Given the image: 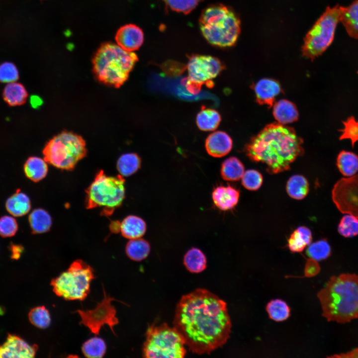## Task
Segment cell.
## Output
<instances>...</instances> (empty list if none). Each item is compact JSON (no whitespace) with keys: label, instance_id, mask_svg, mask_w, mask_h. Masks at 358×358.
<instances>
[{"label":"cell","instance_id":"1","mask_svg":"<svg viewBox=\"0 0 358 358\" xmlns=\"http://www.w3.org/2000/svg\"><path fill=\"white\" fill-rule=\"evenodd\" d=\"M174 327L193 353L209 354L230 338L231 322L226 302L205 289H197L179 302Z\"/></svg>","mask_w":358,"mask_h":358},{"label":"cell","instance_id":"2","mask_svg":"<svg viewBox=\"0 0 358 358\" xmlns=\"http://www.w3.org/2000/svg\"><path fill=\"white\" fill-rule=\"evenodd\" d=\"M302 140L294 130L279 123L267 125L252 138L245 147L248 157L267 167L270 174L290 168V165L303 154Z\"/></svg>","mask_w":358,"mask_h":358},{"label":"cell","instance_id":"3","mask_svg":"<svg viewBox=\"0 0 358 358\" xmlns=\"http://www.w3.org/2000/svg\"><path fill=\"white\" fill-rule=\"evenodd\" d=\"M322 315L328 321L345 323L358 318V276H333L318 293Z\"/></svg>","mask_w":358,"mask_h":358},{"label":"cell","instance_id":"4","mask_svg":"<svg viewBox=\"0 0 358 358\" xmlns=\"http://www.w3.org/2000/svg\"><path fill=\"white\" fill-rule=\"evenodd\" d=\"M200 30L210 44L220 48L234 46L241 32L239 16L230 7L222 4L210 5L199 18Z\"/></svg>","mask_w":358,"mask_h":358},{"label":"cell","instance_id":"5","mask_svg":"<svg viewBox=\"0 0 358 358\" xmlns=\"http://www.w3.org/2000/svg\"><path fill=\"white\" fill-rule=\"evenodd\" d=\"M138 61L134 52L126 51L117 44L107 43L95 53L93 71L100 82L117 88L128 79Z\"/></svg>","mask_w":358,"mask_h":358},{"label":"cell","instance_id":"6","mask_svg":"<svg viewBox=\"0 0 358 358\" xmlns=\"http://www.w3.org/2000/svg\"><path fill=\"white\" fill-rule=\"evenodd\" d=\"M124 183L122 175L108 177L100 171L86 190L87 207H100L103 215H111L125 198Z\"/></svg>","mask_w":358,"mask_h":358},{"label":"cell","instance_id":"7","mask_svg":"<svg viewBox=\"0 0 358 358\" xmlns=\"http://www.w3.org/2000/svg\"><path fill=\"white\" fill-rule=\"evenodd\" d=\"M43 153L47 163L58 169L72 170L87 154L86 142L81 136L63 131L49 141Z\"/></svg>","mask_w":358,"mask_h":358},{"label":"cell","instance_id":"8","mask_svg":"<svg viewBox=\"0 0 358 358\" xmlns=\"http://www.w3.org/2000/svg\"><path fill=\"white\" fill-rule=\"evenodd\" d=\"M94 278L92 268L82 260H77L66 271L53 278L50 284L54 293L66 300H84Z\"/></svg>","mask_w":358,"mask_h":358},{"label":"cell","instance_id":"9","mask_svg":"<svg viewBox=\"0 0 358 358\" xmlns=\"http://www.w3.org/2000/svg\"><path fill=\"white\" fill-rule=\"evenodd\" d=\"M146 335L143 347V357L181 358L185 356L184 340L174 327H171L166 323L158 326H151Z\"/></svg>","mask_w":358,"mask_h":358},{"label":"cell","instance_id":"10","mask_svg":"<svg viewBox=\"0 0 358 358\" xmlns=\"http://www.w3.org/2000/svg\"><path fill=\"white\" fill-rule=\"evenodd\" d=\"M341 6L326 7L306 34L302 47V55L313 60L321 55L333 41L335 30L340 21Z\"/></svg>","mask_w":358,"mask_h":358},{"label":"cell","instance_id":"11","mask_svg":"<svg viewBox=\"0 0 358 358\" xmlns=\"http://www.w3.org/2000/svg\"><path fill=\"white\" fill-rule=\"evenodd\" d=\"M186 68L187 77L185 86L190 93L196 94L203 85L212 87V80L218 76L224 67L216 57L194 55L189 57Z\"/></svg>","mask_w":358,"mask_h":358},{"label":"cell","instance_id":"12","mask_svg":"<svg viewBox=\"0 0 358 358\" xmlns=\"http://www.w3.org/2000/svg\"><path fill=\"white\" fill-rule=\"evenodd\" d=\"M103 299L97 303L94 309L76 311L81 318L80 323L95 335L99 334L101 328L104 325H107L114 334L113 327L118 323V320L116 317V311L111 304V301L115 299L107 295L103 287Z\"/></svg>","mask_w":358,"mask_h":358},{"label":"cell","instance_id":"13","mask_svg":"<svg viewBox=\"0 0 358 358\" xmlns=\"http://www.w3.org/2000/svg\"><path fill=\"white\" fill-rule=\"evenodd\" d=\"M332 198L341 213L358 217V174L339 179L332 189Z\"/></svg>","mask_w":358,"mask_h":358},{"label":"cell","instance_id":"14","mask_svg":"<svg viewBox=\"0 0 358 358\" xmlns=\"http://www.w3.org/2000/svg\"><path fill=\"white\" fill-rule=\"evenodd\" d=\"M37 349L36 345H30L20 337L9 334L0 345V358H34Z\"/></svg>","mask_w":358,"mask_h":358},{"label":"cell","instance_id":"15","mask_svg":"<svg viewBox=\"0 0 358 358\" xmlns=\"http://www.w3.org/2000/svg\"><path fill=\"white\" fill-rule=\"evenodd\" d=\"M116 44L123 49L133 52L138 50L144 42L143 30L133 24L121 27L115 35Z\"/></svg>","mask_w":358,"mask_h":358},{"label":"cell","instance_id":"16","mask_svg":"<svg viewBox=\"0 0 358 358\" xmlns=\"http://www.w3.org/2000/svg\"><path fill=\"white\" fill-rule=\"evenodd\" d=\"M233 142L226 132L217 131L210 134L205 140V149L208 154L215 158L228 154L232 148Z\"/></svg>","mask_w":358,"mask_h":358},{"label":"cell","instance_id":"17","mask_svg":"<svg viewBox=\"0 0 358 358\" xmlns=\"http://www.w3.org/2000/svg\"><path fill=\"white\" fill-rule=\"evenodd\" d=\"M254 91L256 100L259 104L271 107L276 97L281 92V87L276 80L265 78L255 84Z\"/></svg>","mask_w":358,"mask_h":358},{"label":"cell","instance_id":"18","mask_svg":"<svg viewBox=\"0 0 358 358\" xmlns=\"http://www.w3.org/2000/svg\"><path fill=\"white\" fill-rule=\"evenodd\" d=\"M240 191L230 185L218 186L212 193L214 204L223 211L233 208L238 203Z\"/></svg>","mask_w":358,"mask_h":358},{"label":"cell","instance_id":"19","mask_svg":"<svg viewBox=\"0 0 358 358\" xmlns=\"http://www.w3.org/2000/svg\"><path fill=\"white\" fill-rule=\"evenodd\" d=\"M340 21L350 37L358 39V0L346 7L341 6Z\"/></svg>","mask_w":358,"mask_h":358},{"label":"cell","instance_id":"20","mask_svg":"<svg viewBox=\"0 0 358 358\" xmlns=\"http://www.w3.org/2000/svg\"><path fill=\"white\" fill-rule=\"evenodd\" d=\"M272 113L278 123L285 125L298 119V112L295 104L286 99H280L273 106Z\"/></svg>","mask_w":358,"mask_h":358},{"label":"cell","instance_id":"21","mask_svg":"<svg viewBox=\"0 0 358 358\" xmlns=\"http://www.w3.org/2000/svg\"><path fill=\"white\" fill-rule=\"evenodd\" d=\"M5 205L7 212L14 217L25 215L31 209L29 197L20 190L16 191L9 197Z\"/></svg>","mask_w":358,"mask_h":358},{"label":"cell","instance_id":"22","mask_svg":"<svg viewBox=\"0 0 358 358\" xmlns=\"http://www.w3.org/2000/svg\"><path fill=\"white\" fill-rule=\"evenodd\" d=\"M120 229L124 237L129 239H137L141 237L145 233L146 224L141 218L129 215L123 220Z\"/></svg>","mask_w":358,"mask_h":358},{"label":"cell","instance_id":"23","mask_svg":"<svg viewBox=\"0 0 358 358\" xmlns=\"http://www.w3.org/2000/svg\"><path fill=\"white\" fill-rule=\"evenodd\" d=\"M24 172L27 178L38 182L43 179L48 172L46 161L38 157H30L24 165Z\"/></svg>","mask_w":358,"mask_h":358},{"label":"cell","instance_id":"24","mask_svg":"<svg viewBox=\"0 0 358 358\" xmlns=\"http://www.w3.org/2000/svg\"><path fill=\"white\" fill-rule=\"evenodd\" d=\"M336 165L345 177L354 176L358 172V156L353 152L342 150L337 157Z\"/></svg>","mask_w":358,"mask_h":358},{"label":"cell","instance_id":"25","mask_svg":"<svg viewBox=\"0 0 358 358\" xmlns=\"http://www.w3.org/2000/svg\"><path fill=\"white\" fill-rule=\"evenodd\" d=\"M312 240L311 230L307 227L300 226L291 234L288 240V247L293 253L302 252Z\"/></svg>","mask_w":358,"mask_h":358},{"label":"cell","instance_id":"26","mask_svg":"<svg viewBox=\"0 0 358 358\" xmlns=\"http://www.w3.org/2000/svg\"><path fill=\"white\" fill-rule=\"evenodd\" d=\"M5 101L10 106L20 105L26 101L28 93L25 87L16 82L7 84L3 93Z\"/></svg>","mask_w":358,"mask_h":358},{"label":"cell","instance_id":"27","mask_svg":"<svg viewBox=\"0 0 358 358\" xmlns=\"http://www.w3.org/2000/svg\"><path fill=\"white\" fill-rule=\"evenodd\" d=\"M245 172L243 163L237 158L231 157L222 163L220 174L222 179L227 181H237L240 179Z\"/></svg>","mask_w":358,"mask_h":358},{"label":"cell","instance_id":"28","mask_svg":"<svg viewBox=\"0 0 358 358\" xmlns=\"http://www.w3.org/2000/svg\"><path fill=\"white\" fill-rule=\"evenodd\" d=\"M286 189L290 197L301 200L305 198L309 192V183L304 176L300 175H293L288 179Z\"/></svg>","mask_w":358,"mask_h":358},{"label":"cell","instance_id":"29","mask_svg":"<svg viewBox=\"0 0 358 358\" xmlns=\"http://www.w3.org/2000/svg\"><path fill=\"white\" fill-rule=\"evenodd\" d=\"M221 120L217 111L211 108H202L197 114L196 122L198 128L204 131L215 130Z\"/></svg>","mask_w":358,"mask_h":358},{"label":"cell","instance_id":"30","mask_svg":"<svg viewBox=\"0 0 358 358\" xmlns=\"http://www.w3.org/2000/svg\"><path fill=\"white\" fill-rule=\"evenodd\" d=\"M28 221L34 233H43L49 230L52 225V219L45 210L37 208L29 214Z\"/></svg>","mask_w":358,"mask_h":358},{"label":"cell","instance_id":"31","mask_svg":"<svg viewBox=\"0 0 358 358\" xmlns=\"http://www.w3.org/2000/svg\"><path fill=\"white\" fill-rule=\"evenodd\" d=\"M187 269L192 273H199L206 268V258L203 252L196 248L189 250L183 258Z\"/></svg>","mask_w":358,"mask_h":358},{"label":"cell","instance_id":"32","mask_svg":"<svg viewBox=\"0 0 358 358\" xmlns=\"http://www.w3.org/2000/svg\"><path fill=\"white\" fill-rule=\"evenodd\" d=\"M125 251L130 259L141 261L148 256L150 246L146 240L142 238L130 239L126 244Z\"/></svg>","mask_w":358,"mask_h":358},{"label":"cell","instance_id":"33","mask_svg":"<svg viewBox=\"0 0 358 358\" xmlns=\"http://www.w3.org/2000/svg\"><path fill=\"white\" fill-rule=\"evenodd\" d=\"M141 161L135 153L121 155L117 162V168L121 175L128 177L136 172L141 167Z\"/></svg>","mask_w":358,"mask_h":358},{"label":"cell","instance_id":"34","mask_svg":"<svg viewBox=\"0 0 358 358\" xmlns=\"http://www.w3.org/2000/svg\"><path fill=\"white\" fill-rule=\"evenodd\" d=\"M266 311L270 319L276 322H282L290 316V309L287 303L279 299L270 301L266 306Z\"/></svg>","mask_w":358,"mask_h":358},{"label":"cell","instance_id":"35","mask_svg":"<svg viewBox=\"0 0 358 358\" xmlns=\"http://www.w3.org/2000/svg\"><path fill=\"white\" fill-rule=\"evenodd\" d=\"M106 349V346L104 340L96 337L88 340L82 347V351L84 356L90 358L103 357Z\"/></svg>","mask_w":358,"mask_h":358},{"label":"cell","instance_id":"36","mask_svg":"<svg viewBox=\"0 0 358 358\" xmlns=\"http://www.w3.org/2000/svg\"><path fill=\"white\" fill-rule=\"evenodd\" d=\"M339 233L346 238L358 235V217L350 214H346L340 220L338 227Z\"/></svg>","mask_w":358,"mask_h":358},{"label":"cell","instance_id":"37","mask_svg":"<svg viewBox=\"0 0 358 358\" xmlns=\"http://www.w3.org/2000/svg\"><path fill=\"white\" fill-rule=\"evenodd\" d=\"M28 318L31 323L39 328H46L51 323L50 313L44 306L32 308L29 312Z\"/></svg>","mask_w":358,"mask_h":358},{"label":"cell","instance_id":"38","mask_svg":"<svg viewBox=\"0 0 358 358\" xmlns=\"http://www.w3.org/2000/svg\"><path fill=\"white\" fill-rule=\"evenodd\" d=\"M331 247L325 239L310 244L307 249V254L315 261H321L328 258L331 254Z\"/></svg>","mask_w":358,"mask_h":358},{"label":"cell","instance_id":"39","mask_svg":"<svg viewBox=\"0 0 358 358\" xmlns=\"http://www.w3.org/2000/svg\"><path fill=\"white\" fill-rule=\"evenodd\" d=\"M343 129L339 130L342 133L339 140L349 139L353 147L358 142V120L353 116L349 117L346 120L343 121Z\"/></svg>","mask_w":358,"mask_h":358},{"label":"cell","instance_id":"40","mask_svg":"<svg viewBox=\"0 0 358 358\" xmlns=\"http://www.w3.org/2000/svg\"><path fill=\"white\" fill-rule=\"evenodd\" d=\"M167 8L187 14L196 8L203 0H162Z\"/></svg>","mask_w":358,"mask_h":358},{"label":"cell","instance_id":"41","mask_svg":"<svg viewBox=\"0 0 358 358\" xmlns=\"http://www.w3.org/2000/svg\"><path fill=\"white\" fill-rule=\"evenodd\" d=\"M241 179L242 185L247 189L251 191L258 190L263 182L262 174L256 170H248L244 172Z\"/></svg>","mask_w":358,"mask_h":358},{"label":"cell","instance_id":"42","mask_svg":"<svg viewBox=\"0 0 358 358\" xmlns=\"http://www.w3.org/2000/svg\"><path fill=\"white\" fill-rule=\"evenodd\" d=\"M18 224L14 217L12 215H4L0 218V236L11 237L16 233Z\"/></svg>","mask_w":358,"mask_h":358},{"label":"cell","instance_id":"43","mask_svg":"<svg viewBox=\"0 0 358 358\" xmlns=\"http://www.w3.org/2000/svg\"><path fill=\"white\" fill-rule=\"evenodd\" d=\"M19 78L18 70L12 63L6 62L0 65V82L8 84L16 82Z\"/></svg>","mask_w":358,"mask_h":358},{"label":"cell","instance_id":"44","mask_svg":"<svg viewBox=\"0 0 358 358\" xmlns=\"http://www.w3.org/2000/svg\"><path fill=\"white\" fill-rule=\"evenodd\" d=\"M11 258L13 259H18L23 251V248L18 245H11Z\"/></svg>","mask_w":358,"mask_h":358},{"label":"cell","instance_id":"45","mask_svg":"<svg viewBox=\"0 0 358 358\" xmlns=\"http://www.w3.org/2000/svg\"><path fill=\"white\" fill-rule=\"evenodd\" d=\"M30 102L31 106L34 108L39 106L42 103L41 99L37 95L31 96L30 99Z\"/></svg>","mask_w":358,"mask_h":358},{"label":"cell","instance_id":"46","mask_svg":"<svg viewBox=\"0 0 358 358\" xmlns=\"http://www.w3.org/2000/svg\"><path fill=\"white\" fill-rule=\"evenodd\" d=\"M341 357H358V349H356L349 353L343 354L341 356Z\"/></svg>","mask_w":358,"mask_h":358}]
</instances>
